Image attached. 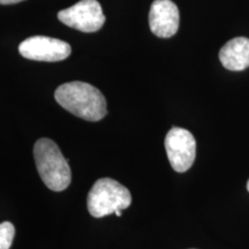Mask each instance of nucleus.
<instances>
[{"mask_svg": "<svg viewBox=\"0 0 249 249\" xmlns=\"http://www.w3.org/2000/svg\"><path fill=\"white\" fill-rule=\"evenodd\" d=\"M54 98L60 107L81 119L98 121L107 113L104 95L93 86L81 81L59 86Z\"/></svg>", "mask_w": 249, "mask_h": 249, "instance_id": "obj_1", "label": "nucleus"}, {"mask_svg": "<svg viewBox=\"0 0 249 249\" xmlns=\"http://www.w3.org/2000/svg\"><path fill=\"white\" fill-rule=\"evenodd\" d=\"M34 157L40 179L48 188L61 192L70 186L71 167L54 141L39 139L34 145Z\"/></svg>", "mask_w": 249, "mask_h": 249, "instance_id": "obj_2", "label": "nucleus"}, {"mask_svg": "<svg viewBox=\"0 0 249 249\" xmlns=\"http://www.w3.org/2000/svg\"><path fill=\"white\" fill-rule=\"evenodd\" d=\"M132 203L130 192L120 182L102 178L95 182L88 194V211L92 217L101 218L127 209Z\"/></svg>", "mask_w": 249, "mask_h": 249, "instance_id": "obj_3", "label": "nucleus"}, {"mask_svg": "<svg viewBox=\"0 0 249 249\" xmlns=\"http://www.w3.org/2000/svg\"><path fill=\"white\" fill-rule=\"evenodd\" d=\"M60 22L83 33H95L104 26L105 15L97 0H80L58 13Z\"/></svg>", "mask_w": 249, "mask_h": 249, "instance_id": "obj_4", "label": "nucleus"}, {"mask_svg": "<svg viewBox=\"0 0 249 249\" xmlns=\"http://www.w3.org/2000/svg\"><path fill=\"white\" fill-rule=\"evenodd\" d=\"M165 150L172 169L179 173L186 172L195 160V138L187 129L173 127L165 138Z\"/></svg>", "mask_w": 249, "mask_h": 249, "instance_id": "obj_5", "label": "nucleus"}, {"mask_svg": "<svg viewBox=\"0 0 249 249\" xmlns=\"http://www.w3.org/2000/svg\"><path fill=\"white\" fill-rule=\"evenodd\" d=\"M18 52L23 58L36 61L55 62L68 58L71 48L61 39L46 36H33L18 45Z\"/></svg>", "mask_w": 249, "mask_h": 249, "instance_id": "obj_6", "label": "nucleus"}, {"mask_svg": "<svg viewBox=\"0 0 249 249\" xmlns=\"http://www.w3.org/2000/svg\"><path fill=\"white\" fill-rule=\"evenodd\" d=\"M180 14L177 5L171 0H155L149 12L151 33L160 38H170L179 29Z\"/></svg>", "mask_w": 249, "mask_h": 249, "instance_id": "obj_7", "label": "nucleus"}, {"mask_svg": "<svg viewBox=\"0 0 249 249\" xmlns=\"http://www.w3.org/2000/svg\"><path fill=\"white\" fill-rule=\"evenodd\" d=\"M219 60L226 70L239 71L249 67V39L235 37L219 51Z\"/></svg>", "mask_w": 249, "mask_h": 249, "instance_id": "obj_8", "label": "nucleus"}, {"mask_svg": "<svg viewBox=\"0 0 249 249\" xmlns=\"http://www.w3.org/2000/svg\"><path fill=\"white\" fill-rule=\"evenodd\" d=\"M15 235V227L12 223L4 222L0 224V249H9Z\"/></svg>", "mask_w": 249, "mask_h": 249, "instance_id": "obj_9", "label": "nucleus"}, {"mask_svg": "<svg viewBox=\"0 0 249 249\" xmlns=\"http://www.w3.org/2000/svg\"><path fill=\"white\" fill-rule=\"evenodd\" d=\"M21 1H24V0H0V5H12Z\"/></svg>", "mask_w": 249, "mask_h": 249, "instance_id": "obj_10", "label": "nucleus"}, {"mask_svg": "<svg viewBox=\"0 0 249 249\" xmlns=\"http://www.w3.org/2000/svg\"><path fill=\"white\" fill-rule=\"evenodd\" d=\"M116 213L118 217H121V210H117L116 213Z\"/></svg>", "mask_w": 249, "mask_h": 249, "instance_id": "obj_11", "label": "nucleus"}, {"mask_svg": "<svg viewBox=\"0 0 249 249\" xmlns=\"http://www.w3.org/2000/svg\"><path fill=\"white\" fill-rule=\"evenodd\" d=\"M247 189H248V192H249V180H248V182H247Z\"/></svg>", "mask_w": 249, "mask_h": 249, "instance_id": "obj_12", "label": "nucleus"}]
</instances>
